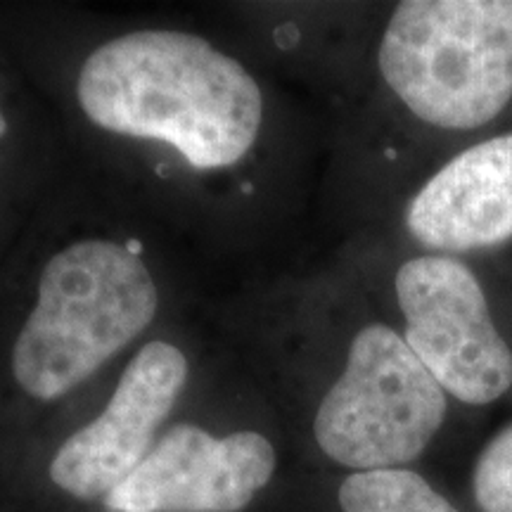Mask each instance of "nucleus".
<instances>
[{"label":"nucleus","instance_id":"nucleus-9","mask_svg":"<svg viewBox=\"0 0 512 512\" xmlns=\"http://www.w3.org/2000/svg\"><path fill=\"white\" fill-rule=\"evenodd\" d=\"M342 512H460L418 472L396 470L354 472L339 486Z\"/></svg>","mask_w":512,"mask_h":512},{"label":"nucleus","instance_id":"nucleus-3","mask_svg":"<svg viewBox=\"0 0 512 512\" xmlns=\"http://www.w3.org/2000/svg\"><path fill=\"white\" fill-rule=\"evenodd\" d=\"M382 79L425 124L472 131L512 100V0H406L377 53Z\"/></svg>","mask_w":512,"mask_h":512},{"label":"nucleus","instance_id":"nucleus-7","mask_svg":"<svg viewBox=\"0 0 512 512\" xmlns=\"http://www.w3.org/2000/svg\"><path fill=\"white\" fill-rule=\"evenodd\" d=\"M275 448L245 430L211 437L176 425L105 498L110 512H240L271 482Z\"/></svg>","mask_w":512,"mask_h":512},{"label":"nucleus","instance_id":"nucleus-1","mask_svg":"<svg viewBox=\"0 0 512 512\" xmlns=\"http://www.w3.org/2000/svg\"><path fill=\"white\" fill-rule=\"evenodd\" d=\"M79 105L95 126L171 145L195 169L247 155L261 128L252 74L209 41L174 29H140L88 55Z\"/></svg>","mask_w":512,"mask_h":512},{"label":"nucleus","instance_id":"nucleus-11","mask_svg":"<svg viewBox=\"0 0 512 512\" xmlns=\"http://www.w3.org/2000/svg\"><path fill=\"white\" fill-rule=\"evenodd\" d=\"M5 128H8V124H5V117H3V114H0V138H3Z\"/></svg>","mask_w":512,"mask_h":512},{"label":"nucleus","instance_id":"nucleus-5","mask_svg":"<svg viewBox=\"0 0 512 512\" xmlns=\"http://www.w3.org/2000/svg\"><path fill=\"white\" fill-rule=\"evenodd\" d=\"M403 339L446 394L486 406L512 387V351L491 318L477 275L453 256H418L399 268Z\"/></svg>","mask_w":512,"mask_h":512},{"label":"nucleus","instance_id":"nucleus-4","mask_svg":"<svg viewBox=\"0 0 512 512\" xmlns=\"http://www.w3.org/2000/svg\"><path fill=\"white\" fill-rule=\"evenodd\" d=\"M446 392L406 339L373 323L351 339L347 366L320 401V451L354 472L396 470L422 456L446 418Z\"/></svg>","mask_w":512,"mask_h":512},{"label":"nucleus","instance_id":"nucleus-6","mask_svg":"<svg viewBox=\"0 0 512 512\" xmlns=\"http://www.w3.org/2000/svg\"><path fill=\"white\" fill-rule=\"evenodd\" d=\"M188 382V358L169 342H150L121 373L110 403L74 432L50 463V479L79 501H105L157 444V430Z\"/></svg>","mask_w":512,"mask_h":512},{"label":"nucleus","instance_id":"nucleus-2","mask_svg":"<svg viewBox=\"0 0 512 512\" xmlns=\"http://www.w3.org/2000/svg\"><path fill=\"white\" fill-rule=\"evenodd\" d=\"M159 292L131 249L81 240L50 256L38 302L12 349L19 387L38 401L69 394L150 328Z\"/></svg>","mask_w":512,"mask_h":512},{"label":"nucleus","instance_id":"nucleus-10","mask_svg":"<svg viewBox=\"0 0 512 512\" xmlns=\"http://www.w3.org/2000/svg\"><path fill=\"white\" fill-rule=\"evenodd\" d=\"M472 491L482 512H512V422L498 430L479 453Z\"/></svg>","mask_w":512,"mask_h":512},{"label":"nucleus","instance_id":"nucleus-8","mask_svg":"<svg viewBox=\"0 0 512 512\" xmlns=\"http://www.w3.org/2000/svg\"><path fill=\"white\" fill-rule=\"evenodd\" d=\"M406 226L434 252H472L512 240V133L482 140L415 192Z\"/></svg>","mask_w":512,"mask_h":512}]
</instances>
